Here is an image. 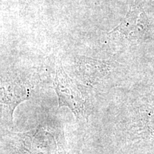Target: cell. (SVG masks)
<instances>
[{
	"label": "cell",
	"mask_w": 154,
	"mask_h": 154,
	"mask_svg": "<svg viewBox=\"0 0 154 154\" xmlns=\"http://www.w3.org/2000/svg\"><path fill=\"white\" fill-rule=\"evenodd\" d=\"M54 87L58 96L59 107H68L77 117L84 116L85 99L76 83L65 73L61 63L56 69Z\"/></svg>",
	"instance_id": "cell-1"
},
{
	"label": "cell",
	"mask_w": 154,
	"mask_h": 154,
	"mask_svg": "<svg viewBox=\"0 0 154 154\" xmlns=\"http://www.w3.org/2000/svg\"><path fill=\"white\" fill-rule=\"evenodd\" d=\"M31 89L24 83L21 82H8L2 83L1 102L4 109L12 121L13 112L17 106L28 99Z\"/></svg>",
	"instance_id": "cell-2"
},
{
	"label": "cell",
	"mask_w": 154,
	"mask_h": 154,
	"mask_svg": "<svg viewBox=\"0 0 154 154\" xmlns=\"http://www.w3.org/2000/svg\"><path fill=\"white\" fill-rule=\"evenodd\" d=\"M146 17L143 12H140L137 9H131L128 12L122 22L116 26L109 34L120 32L126 36H131L137 32L145 30L146 26L143 22H146Z\"/></svg>",
	"instance_id": "cell-3"
}]
</instances>
